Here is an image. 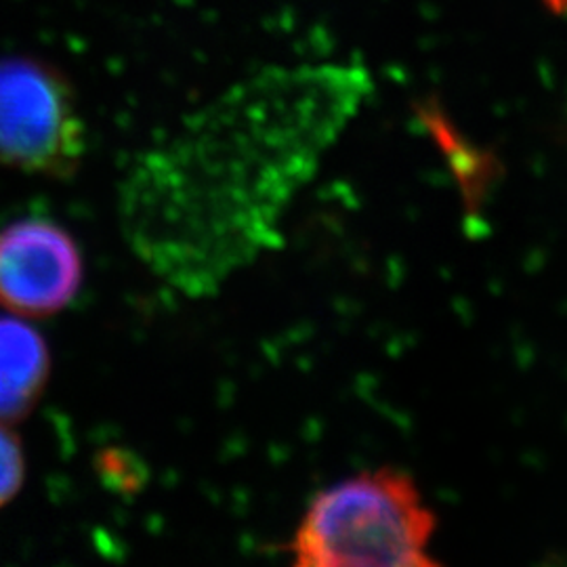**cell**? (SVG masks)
Wrapping results in <instances>:
<instances>
[{
  "label": "cell",
  "mask_w": 567,
  "mask_h": 567,
  "mask_svg": "<svg viewBox=\"0 0 567 567\" xmlns=\"http://www.w3.org/2000/svg\"><path fill=\"white\" fill-rule=\"evenodd\" d=\"M374 95L358 61L269 63L194 110L121 183L128 248L189 299L282 244L290 204Z\"/></svg>",
  "instance_id": "1"
},
{
  "label": "cell",
  "mask_w": 567,
  "mask_h": 567,
  "mask_svg": "<svg viewBox=\"0 0 567 567\" xmlns=\"http://www.w3.org/2000/svg\"><path fill=\"white\" fill-rule=\"evenodd\" d=\"M435 527L412 475L381 466L313 494L286 550L299 567H433Z\"/></svg>",
  "instance_id": "2"
},
{
  "label": "cell",
  "mask_w": 567,
  "mask_h": 567,
  "mask_svg": "<svg viewBox=\"0 0 567 567\" xmlns=\"http://www.w3.org/2000/svg\"><path fill=\"white\" fill-rule=\"evenodd\" d=\"M86 154V126L70 81L30 55L0 58V168L70 179Z\"/></svg>",
  "instance_id": "3"
},
{
  "label": "cell",
  "mask_w": 567,
  "mask_h": 567,
  "mask_svg": "<svg viewBox=\"0 0 567 567\" xmlns=\"http://www.w3.org/2000/svg\"><path fill=\"white\" fill-rule=\"evenodd\" d=\"M84 280L81 246L47 219L0 229V307L18 318H53L74 303Z\"/></svg>",
  "instance_id": "4"
},
{
  "label": "cell",
  "mask_w": 567,
  "mask_h": 567,
  "mask_svg": "<svg viewBox=\"0 0 567 567\" xmlns=\"http://www.w3.org/2000/svg\"><path fill=\"white\" fill-rule=\"evenodd\" d=\"M51 377V351L34 326L0 318V423L18 425L41 402Z\"/></svg>",
  "instance_id": "5"
},
{
  "label": "cell",
  "mask_w": 567,
  "mask_h": 567,
  "mask_svg": "<svg viewBox=\"0 0 567 567\" xmlns=\"http://www.w3.org/2000/svg\"><path fill=\"white\" fill-rule=\"evenodd\" d=\"M25 482V454L11 425L0 423V507L9 505Z\"/></svg>",
  "instance_id": "6"
},
{
  "label": "cell",
  "mask_w": 567,
  "mask_h": 567,
  "mask_svg": "<svg viewBox=\"0 0 567 567\" xmlns=\"http://www.w3.org/2000/svg\"><path fill=\"white\" fill-rule=\"evenodd\" d=\"M550 13L555 16H567V0H543Z\"/></svg>",
  "instance_id": "7"
}]
</instances>
